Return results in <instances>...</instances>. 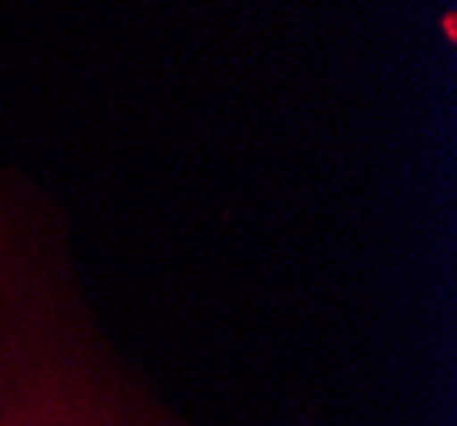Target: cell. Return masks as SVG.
Instances as JSON below:
<instances>
[]
</instances>
